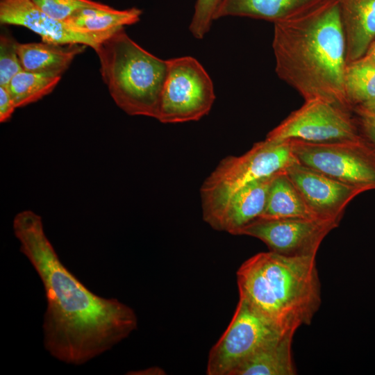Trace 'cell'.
<instances>
[{"label": "cell", "mask_w": 375, "mask_h": 375, "mask_svg": "<svg viewBox=\"0 0 375 375\" xmlns=\"http://www.w3.org/2000/svg\"><path fill=\"white\" fill-rule=\"evenodd\" d=\"M14 234L38 274L47 302L44 345L60 361L80 365L110 350L137 328L134 310L91 292L60 261L32 210L17 213Z\"/></svg>", "instance_id": "obj_1"}, {"label": "cell", "mask_w": 375, "mask_h": 375, "mask_svg": "<svg viewBox=\"0 0 375 375\" xmlns=\"http://www.w3.org/2000/svg\"><path fill=\"white\" fill-rule=\"evenodd\" d=\"M277 76L305 101L319 98L351 110L344 93L345 36L338 0H326L274 23Z\"/></svg>", "instance_id": "obj_2"}, {"label": "cell", "mask_w": 375, "mask_h": 375, "mask_svg": "<svg viewBox=\"0 0 375 375\" xmlns=\"http://www.w3.org/2000/svg\"><path fill=\"white\" fill-rule=\"evenodd\" d=\"M240 298L283 333L311 323L321 302L316 256L258 253L237 272Z\"/></svg>", "instance_id": "obj_3"}, {"label": "cell", "mask_w": 375, "mask_h": 375, "mask_svg": "<svg viewBox=\"0 0 375 375\" xmlns=\"http://www.w3.org/2000/svg\"><path fill=\"white\" fill-rule=\"evenodd\" d=\"M101 74L115 103L129 115L157 118L168 61L117 30L94 50Z\"/></svg>", "instance_id": "obj_4"}, {"label": "cell", "mask_w": 375, "mask_h": 375, "mask_svg": "<svg viewBox=\"0 0 375 375\" xmlns=\"http://www.w3.org/2000/svg\"><path fill=\"white\" fill-rule=\"evenodd\" d=\"M297 160L289 140L265 139L241 156L225 157L201 186L203 220L213 228L228 201L239 189L252 181L285 172Z\"/></svg>", "instance_id": "obj_5"}, {"label": "cell", "mask_w": 375, "mask_h": 375, "mask_svg": "<svg viewBox=\"0 0 375 375\" xmlns=\"http://www.w3.org/2000/svg\"><path fill=\"white\" fill-rule=\"evenodd\" d=\"M289 140L300 163L364 192L375 190V146L363 135L329 142Z\"/></svg>", "instance_id": "obj_6"}, {"label": "cell", "mask_w": 375, "mask_h": 375, "mask_svg": "<svg viewBox=\"0 0 375 375\" xmlns=\"http://www.w3.org/2000/svg\"><path fill=\"white\" fill-rule=\"evenodd\" d=\"M167 61L156 119L163 124L199 120L210 112L215 100L211 78L192 56L174 58Z\"/></svg>", "instance_id": "obj_7"}, {"label": "cell", "mask_w": 375, "mask_h": 375, "mask_svg": "<svg viewBox=\"0 0 375 375\" xmlns=\"http://www.w3.org/2000/svg\"><path fill=\"white\" fill-rule=\"evenodd\" d=\"M283 333L248 301L240 298L229 325L210 351L207 374L231 375L254 353Z\"/></svg>", "instance_id": "obj_8"}, {"label": "cell", "mask_w": 375, "mask_h": 375, "mask_svg": "<svg viewBox=\"0 0 375 375\" xmlns=\"http://www.w3.org/2000/svg\"><path fill=\"white\" fill-rule=\"evenodd\" d=\"M350 111L322 99L306 100L270 131L265 139L319 142L357 138L362 133Z\"/></svg>", "instance_id": "obj_9"}, {"label": "cell", "mask_w": 375, "mask_h": 375, "mask_svg": "<svg viewBox=\"0 0 375 375\" xmlns=\"http://www.w3.org/2000/svg\"><path fill=\"white\" fill-rule=\"evenodd\" d=\"M338 222L319 219L258 218L244 226L238 235L262 241L270 251L286 256H316L324 238Z\"/></svg>", "instance_id": "obj_10"}, {"label": "cell", "mask_w": 375, "mask_h": 375, "mask_svg": "<svg viewBox=\"0 0 375 375\" xmlns=\"http://www.w3.org/2000/svg\"><path fill=\"white\" fill-rule=\"evenodd\" d=\"M285 173L308 208L321 219L340 223L348 204L364 192L298 160L290 165Z\"/></svg>", "instance_id": "obj_11"}, {"label": "cell", "mask_w": 375, "mask_h": 375, "mask_svg": "<svg viewBox=\"0 0 375 375\" xmlns=\"http://www.w3.org/2000/svg\"><path fill=\"white\" fill-rule=\"evenodd\" d=\"M1 24L21 26L38 34L42 42L56 44H79L94 50L115 32L88 33L44 12L32 0H1Z\"/></svg>", "instance_id": "obj_12"}, {"label": "cell", "mask_w": 375, "mask_h": 375, "mask_svg": "<svg viewBox=\"0 0 375 375\" xmlns=\"http://www.w3.org/2000/svg\"><path fill=\"white\" fill-rule=\"evenodd\" d=\"M278 174L252 181L235 192L213 228L238 235L244 226L259 218L265 209L271 183Z\"/></svg>", "instance_id": "obj_13"}, {"label": "cell", "mask_w": 375, "mask_h": 375, "mask_svg": "<svg viewBox=\"0 0 375 375\" xmlns=\"http://www.w3.org/2000/svg\"><path fill=\"white\" fill-rule=\"evenodd\" d=\"M347 62L363 57L375 40V0H338Z\"/></svg>", "instance_id": "obj_14"}, {"label": "cell", "mask_w": 375, "mask_h": 375, "mask_svg": "<svg viewBox=\"0 0 375 375\" xmlns=\"http://www.w3.org/2000/svg\"><path fill=\"white\" fill-rule=\"evenodd\" d=\"M326 0H220L215 20L244 17L276 23L301 13Z\"/></svg>", "instance_id": "obj_15"}, {"label": "cell", "mask_w": 375, "mask_h": 375, "mask_svg": "<svg viewBox=\"0 0 375 375\" xmlns=\"http://www.w3.org/2000/svg\"><path fill=\"white\" fill-rule=\"evenodd\" d=\"M293 332L283 333L254 353L231 375H294L292 357Z\"/></svg>", "instance_id": "obj_16"}, {"label": "cell", "mask_w": 375, "mask_h": 375, "mask_svg": "<svg viewBox=\"0 0 375 375\" xmlns=\"http://www.w3.org/2000/svg\"><path fill=\"white\" fill-rule=\"evenodd\" d=\"M87 46L79 44H62L45 42L19 44L17 51L24 70L62 74L78 54Z\"/></svg>", "instance_id": "obj_17"}, {"label": "cell", "mask_w": 375, "mask_h": 375, "mask_svg": "<svg viewBox=\"0 0 375 375\" xmlns=\"http://www.w3.org/2000/svg\"><path fill=\"white\" fill-rule=\"evenodd\" d=\"M259 218L319 219L306 205L285 171L278 174L272 181L265 209Z\"/></svg>", "instance_id": "obj_18"}, {"label": "cell", "mask_w": 375, "mask_h": 375, "mask_svg": "<svg viewBox=\"0 0 375 375\" xmlns=\"http://www.w3.org/2000/svg\"><path fill=\"white\" fill-rule=\"evenodd\" d=\"M142 11L137 8L116 10L103 4L79 10L65 22L74 28L88 33L115 32L140 19Z\"/></svg>", "instance_id": "obj_19"}, {"label": "cell", "mask_w": 375, "mask_h": 375, "mask_svg": "<svg viewBox=\"0 0 375 375\" xmlns=\"http://www.w3.org/2000/svg\"><path fill=\"white\" fill-rule=\"evenodd\" d=\"M62 74L22 70L6 85L16 108L35 102L56 88Z\"/></svg>", "instance_id": "obj_20"}, {"label": "cell", "mask_w": 375, "mask_h": 375, "mask_svg": "<svg viewBox=\"0 0 375 375\" xmlns=\"http://www.w3.org/2000/svg\"><path fill=\"white\" fill-rule=\"evenodd\" d=\"M344 93L351 108L375 99V63L362 57L347 64Z\"/></svg>", "instance_id": "obj_21"}, {"label": "cell", "mask_w": 375, "mask_h": 375, "mask_svg": "<svg viewBox=\"0 0 375 375\" xmlns=\"http://www.w3.org/2000/svg\"><path fill=\"white\" fill-rule=\"evenodd\" d=\"M17 42L10 36L0 37V85L6 86L11 78L24 70L17 51Z\"/></svg>", "instance_id": "obj_22"}, {"label": "cell", "mask_w": 375, "mask_h": 375, "mask_svg": "<svg viewBox=\"0 0 375 375\" xmlns=\"http://www.w3.org/2000/svg\"><path fill=\"white\" fill-rule=\"evenodd\" d=\"M44 12L57 20L65 22L85 8L103 5L92 0H32Z\"/></svg>", "instance_id": "obj_23"}, {"label": "cell", "mask_w": 375, "mask_h": 375, "mask_svg": "<svg viewBox=\"0 0 375 375\" xmlns=\"http://www.w3.org/2000/svg\"><path fill=\"white\" fill-rule=\"evenodd\" d=\"M220 0H196L193 15L189 26L191 34L203 39L215 21V14Z\"/></svg>", "instance_id": "obj_24"}, {"label": "cell", "mask_w": 375, "mask_h": 375, "mask_svg": "<svg viewBox=\"0 0 375 375\" xmlns=\"http://www.w3.org/2000/svg\"><path fill=\"white\" fill-rule=\"evenodd\" d=\"M16 106L6 86L0 85V122L9 120Z\"/></svg>", "instance_id": "obj_25"}, {"label": "cell", "mask_w": 375, "mask_h": 375, "mask_svg": "<svg viewBox=\"0 0 375 375\" xmlns=\"http://www.w3.org/2000/svg\"><path fill=\"white\" fill-rule=\"evenodd\" d=\"M359 126L362 135L375 146V118L360 115Z\"/></svg>", "instance_id": "obj_26"}, {"label": "cell", "mask_w": 375, "mask_h": 375, "mask_svg": "<svg viewBox=\"0 0 375 375\" xmlns=\"http://www.w3.org/2000/svg\"><path fill=\"white\" fill-rule=\"evenodd\" d=\"M358 116H369L375 118V99L358 105L353 108Z\"/></svg>", "instance_id": "obj_27"}, {"label": "cell", "mask_w": 375, "mask_h": 375, "mask_svg": "<svg viewBox=\"0 0 375 375\" xmlns=\"http://www.w3.org/2000/svg\"><path fill=\"white\" fill-rule=\"evenodd\" d=\"M165 372L160 367H153L145 369L144 370L135 372L131 374H165Z\"/></svg>", "instance_id": "obj_28"}, {"label": "cell", "mask_w": 375, "mask_h": 375, "mask_svg": "<svg viewBox=\"0 0 375 375\" xmlns=\"http://www.w3.org/2000/svg\"><path fill=\"white\" fill-rule=\"evenodd\" d=\"M364 57L375 63V40L372 42Z\"/></svg>", "instance_id": "obj_29"}]
</instances>
